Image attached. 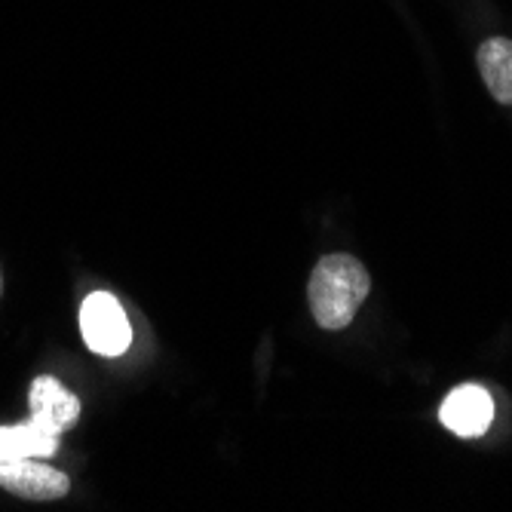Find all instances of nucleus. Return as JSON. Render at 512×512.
<instances>
[{"label": "nucleus", "mask_w": 512, "mask_h": 512, "mask_svg": "<svg viewBox=\"0 0 512 512\" xmlns=\"http://www.w3.org/2000/svg\"><path fill=\"white\" fill-rule=\"evenodd\" d=\"M479 71L491 96L500 105H512V40L491 37L479 46Z\"/></svg>", "instance_id": "obj_6"}, {"label": "nucleus", "mask_w": 512, "mask_h": 512, "mask_svg": "<svg viewBox=\"0 0 512 512\" xmlns=\"http://www.w3.org/2000/svg\"><path fill=\"white\" fill-rule=\"evenodd\" d=\"M0 488L25 500H59L71 491L65 473L31 457H0Z\"/></svg>", "instance_id": "obj_3"}, {"label": "nucleus", "mask_w": 512, "mask_h": 512, "mask_svg": "<svg viewBox=\"0 0 512 512\" xmlns=\"http://www.w3.org/2000/svg\"><path fill=\"white\" fill-rule=\"evenodd\" d=\"M371 292V276L353 255H325L310 273V313L329 332H341L353 322Z\"/></svg>", "instance_id": "obj_1"}, {"label": "nucleus", "mask_w": 512, "mask_h": 512, "mask_svg": "<svg viewBox=\"0 0 512 512\" xmlns=\"http://www.w3.org/2000/svg\"><path fill=\"white\" fill-rule=\"evenodd\" d=\"M80 335L99 356H123L132 344V325L126 310L111 292H92L80 307Z\"/></svg>", "instance_id": "obj_2"}, {"label": "nucleus", "mask_w": 512, "mask_h": 512, "mask_svg": "<svg viewBox=\"0 0 512 512\" xmlns=\"http://www.w3.org/2000/svg\"><path fill=\"white\" fill-rule=\"evenodd\" d=\"M59 433L37 421L0 427V457H53L59 451Z\"/></svg>", "instance_id": "obj_7"}, {"label": "nucleus", "mask_w": 512, "mask_h": 512, "mask_svg": "<svg viewBox=\"0 0 512 512\" xmlns=\"http://www.w3.org/2000/svg\"><path fill=\"white\" fill-rule=\"evenodd\" d=\"M28 405H31V421H37L40 427L53 430L59 436L68 427H74L80 417V399L68 393L56 378H37L31 384Z\"/></svg>", "instance_id": "obj_5"}, {"label": "nucleus", "mask_w": 512, "mask_h": 512, "mask_svg": "<svg viewBox=\"0 0 512 512\" xmlns=\"http://www.w3.org/2000/svg\"><path fill=\"white\" fill-rule=\"evenodd\" d=\"M439 417H442V424L454 436H460V439H479L494 424L491 393L476 387V384H463V387L448 393V399L439 408Z\"/></svg>", "instance_id": "obj_4"}]
</instances>
